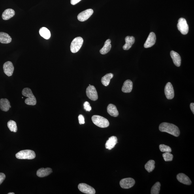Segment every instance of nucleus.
Masks as SVG:
<instances>
[{
  "label": "nucleus",
  "mask_w": 194,
  "mask_h": 194,
  "mask_svg": "<svg viewBox=\"0 0 194 194\" xmlns=\"http://www.w3.org/2000/svg\"><path fill=\"white\" fill-rule=\"evenodd\" d=\"M159 129L161 132L167 133L176 137H178L180 134L178 127L172 124L166 122L162 123L160 125Z\"/></svg>",
  "instance_id": "1"
},
{
  "label": "nucleus",
  "mask_w": 194,
  "mask_h": 194,
  "mask_svg": "<svg viewBox=\"0 0 194 194\" xmlns=\"http://www.w3.org/2000/svg\"><path fill=\"white\" fill-rule=\"evenodd\" d=\"M22 94L24 97H28L25 101V103L27 105H36L37 100L30 89L29 88H24L22 91Z\"/></svg>",
  "instance_id": "2"
},
{
  "label": "nucleus",
  "mask_w": 194,
  "mask_h": 194,
  "mask_svg": "<svg viewBox=\"0 0 194 194\" xmlns=\"http://www.w3.org/2000/svg\"><path fill=\"white\" fill-rule=\"evenodd\" d=\"M92 120L95 125L99 127L105 128L109 125V123L107 119L98 115L93 116Z\"/></svg>",
  "instance_id": "3"
},
{
  "label": "nucleus",
  "mask_w": 194,
  "mask_h": 194,
  "mask_svg": "<svg viewBox=\"0 0 194 194\" xmlns=\"http://www.w3.org/2000/svg\"><path fill=\"white\" fill-rule=\"evenodd\" d=\"M17 158L20 159H33L36 157L34 151L30 150H22L16 153Z\"/></svg>",
  "instance_id": "4"
},
{
  "label": "nucleus",
  "mask_w": 194,
  "mask_h": 194,
  "mask_svg": "<svg viewBox=\"0 0 194 194\" xmlns=\"http://www.w3.org/2000/svg\"><path fill=\"white\" fill-rule=\"evenodd\" d=\"M84 40L81 37H77L72 41L70 49L72 53H75L78 52L82 46Z\"/></svg>",
  "instance_id": "5"
},
{
  "label": "nucleus",
  "mask_w": 194,
  "mask_h": 194,
  "mask_svg": "<svg viewBox=\"0 0 194 194\" xmlns=\"http://www.w3.org/2000/svg\"><path fill=\"white\" fill-rule=\"evenodd\" d=\"M178 29L183 35H186L189 31V26L185 19H179L177 24Z\"/></svg>",
  "instance_id": "6"
},
{
  "label": "nucleus",
  "mask_w": 194,
  "mask_h": 194,
  "mask_svg": "<svg viewBox=\"0 0 194 194\" xmlns=\"http://www.w3.org/2000/svg\"><path fill=\"white\" fill-rule=\"evenodd\" d=\"M86 93L87 97L91 101H96L98 98L97 91L95 87L93 85H90L87 87Z\"/></svg>",
  "instance_id": "7"
},
{
  "label": "nucleus",
  "mask_w": 194,
  "mask_h": 194,
  "mask_svg": "<svg viewBox=\"0 0 194 194\" xmlns=\"http://www.w3.org/2000/svg\"><path fill=\"white\" fill-rule=\"evenodd\" d=\"M135 183L133 179L129 178L122 179L120 181L121 187L123 189H129L133 187Z\"/></svg>",
  "instance_id": "8"
},
{
  "label": "nucleus",
  "mask_w": 194,
  "mask_h": 194,
  "mask_svg": "<svg viewBox=\"0 0 194 194\" xmlns=\"http://www.w3.org/2000/svg\"><path fill=\"white\" fill-rule=\"evenodd\" d=\"M78 188L81 192L84 193L95 194L96 193L95 189L93 187L85 183H82L79 184Z\"/></svg>",
  "instance_id": "9"
},
{
  "label": "nucleus",
  "mask_w": 194,
  "mask_h": 194,
  "mask_svg": "<svg viewBox=\"0 0 194 194\" xmlns=\"http://www.w3.org/2000/svg\"><path fill=\"white\" fill-rule=\"evenodd\" d=\"M93 10L91 9H87L79 14L77 16L78 20L81 22H84L88 20L92 15Z\"/></svg>",
  "instance_id": "10"
},
{
  "label": "nucleus",
  "mask_w": 194,
  "mask_h": 194,
  "mask_svg": "<svg viewBox=\"0 0 194 194\" xmlns=\"http://www.w3.org/2000/svg\"><path fill=\"white\" fill-rule=\"evenodd\" d=\"M164 92L166 97L169 100L173 99L174 97V92L173 87L171 83L168 82L165 87Z\"/></svg>",
  "instance_id": "11"
},
{
  "label": "nucleus",
  "mask_w": 194,
  "mask_h": 194,
  "mask_svg": "<svg viewBox=\"0 0 194 194\" xmlns=\"http://www.w3.org/2000/svg\"><path fill=\"white\" fill-rule=\"evenodd\" d=\"M3 69L4 73L8 77L11 76L13 74L14 67L11 61H8L4 64Z\"/></svg>",
  "instance_id": "12"
},
{
  "label": "nucleus",
  "mask_w": 194,
  "mask_h": 194,
  "mask_svg": "<svg viewBox=\"0 0 194 194\" xmlns=\"http://www.w3.org/2000/svg\"><path fill=\"white\" fill-rule=\"evenodd\" d=\"M156 41V36L154 33L151 32L145 42L144 45V47L146 48L151 47L154 45Z\"/></svg>",
  "instance_id": "13"
},
{
  "label": "nucleus",
  "mask_w": 194,
  "mask_h": 194,
  "mask_svg": "<svg viewBox=\"0 0 194 194\" xmlns=\"http://www.w3.org/2000/svg\"><path fill=\"white\" fill-rule=\"evenodd\" d=\"M176 178L179 182L183 184L187 185H190L191 184L192 182L190 179L184 174H178L176 176Z\"/></svg>",
  "instance_id": "14"
},
{
  "label": "nucleus",
  "mask_w": 194,
  "mask_h": 194,
  "mask_svg": "<svg viewBox=\"0 0 194 194\" xmlns=\"http://www.w3.org/2000/svg\"><path fill=\"white\" fill-rule=\"evenodd\" d=\"M118 139L116 136H113L109 138L105 144V148L108 150H111L114 148L118 143Z\"/></svg>",
  "instance_id": "15"
},
{
  "label": "nucleus",
  "mask_w": 194,
  "mask_h": 194,
  "mask_svg": "<svg viewBox=\"0 0 194 194\" xmlns=\"http://www.w3.org/2000/svg\"><path fill=\"white\" fill-rule=\"evenodd\" d=\"M135 38L133 36H127L125 38V44L123 46V49L124 50H129L130 49L133 45L135 43Z\"/></svg>",
  "instance_id": "16"
},
{
  "label": "nucleus",
  "mask_w": 194,
  "mask_h": 194,
  "mask_svg": "<svg viewBox=\"0 0 194 194\" xmlns=\"http://www.w3.org/2000/svg\"><path fill=\"white\" fill-rule=\"evenodd\" d=\"M52 172V170L50 168H42L38 170L37 174L38 176L42 178L48 176Z\"/></svg>",
  "instance_id": "17"
},
{
  "label": "nucleus",
  "mask_w": 194,
  "mask_h": 194,
  "mask_svg": "<svg viewBox=\"0 0 194 194\" xmlns=\"http://www.w3.org/2000/svg\"><path fill=\"white\" fill-rule=\"evenodd\" d=\"M170 55L173 60L174 65L177 67H180L181 63V58L180 54L172 50L170 52Z\"/></svg>",
  "instance_id": "18"
},
{
  "label": "nucleus",
  "mask_w": 194,
  "mask_h": 194,
  "mask_svg": "<svg viewBox=\"0 0 194 194\" xmlns=\"http://www.w3.org/2000/svg\"><path fill=\"white\" fill-rule=\"evenodd\" d=\"M133 89V83L130 80L125 81L123 85L121 90L123 93H131Z\"/></svg>",
  "instance_id": "19"
},
{
  "label": "nucleus",
  "mask_w": 194,
  "mask_h": 194,
  "mask_svg": "<svg viewBox=\"0 0 194 194\" xmlns=\"http://www.w3.org/2000/svg\"><path fill=\"white\" fill-rule=\"evenodd\" d=\"M11 108L10 102L6 99H2L0 100V108L4 112H7Z\"/></svg>",
  "instance_id": "20"
},
{
  "label": "nucleus",
  "mask_w": 194,
  "mask_h": 194,
  "mask_svg": "<svg viewBox=\"0 0 194 194\" xmlns=\"http://www.w3.org/2000/svg\"><path fill=\"white\" fill-rule=\"evenodd\" d=\"M111 41L110 39L106 40L104 44V46L100 51V53L101 54H105L109 52L112 48V45L111 44Z\"/></svg>",
  "instance_id": "21"
},
{
  "label": "nucleus",
  "mask_w": 194,
  "mask_h": 194,
  "mask_svg": "<svg viewBox=\"0 0 194 194\" xmlns=\"http://www.w3.org/2000/svg\"><path fill=\"white\" fill-rule=\"evenodd\" d=\"M107 112L111 116L117 117L118 116L119 112L116 106L113 104H110L107 107Z\"/></svg>",
  "instance_id": "22"
},
{
  "label": "nucleus",
  "mask_w": 194,
  "mask_h": 194,
  "mask_svg": "<svg viewBox=\"0 0 194 194\" xmlns=\"http://www.w3.org/2000/svg\"><path fill=\"white\" fill-rule=\"evenodd\" d=\"M12 38L8 34L1 32L0 33V42L3 44H8L12 41Z\"/></svg>",
  "instance_id": "23"
},
{
  "label": "nucleus",
  "mask_w": 194,
  "mask_h": 194,
  "mask_svg": "<svg viewBox=\"0 0 194 194\" xmlns=\"http://www.w3.org/2000/svg\"><path fill=\"white\" fill-rule=\"evenodd\" d=\"M15 14L14 10L12 9H8L5 10L2 15V18L4 20H7L14 17Z\"/></svg>",
  "instance_id": "24"
},
{
  "label": "nucleus",
  "mask_w": 194,
  "mask_h": 194,
  "mask_svg": "<svg viewBox=\"0 0 194 194\" xmlns=\"http://www.w3.org/2000/svg\"><path fill=\"white\" fill-rule=\"evenodd\" d=\"M39 34L42 37L46 40L49 39L51 37L50 31L45 27H42L40 29Z\"/></svg>",
  "instance_id": "25"
},
{
  "label": "nucleus",
  "mask_w": 194,
  "mask_h": 194,
  "mask_svg": "<svg viewBox=\"0 0 194 194\" xmlns=\"http://www.w3.org/2000/svg\"><path fill=\"white\" fill-rule=\"evenodd\" d=\"M113 74L112 73H108L103 77L101 78L102 84L104 86H107L109 85L111 79L113 77Z\"/></svg>",
  "instance_id": "26"
},
{
  "label": "nucleus",
  "mask_w": 194,
  "mask_h": 194,
  "mask_svg": "<svg viewBox=\"0 0 194 194\" xmlns=\"http://www.w3.org/2000/svg\"><path fill=\"white\" fill-rule=\"evenodd\" d=\"M155 161L153 160H150L145 165V168L149 172H152L155 168Z\"/></svg>",
  "instance_id": "27"
},
{
  "label": "nucleus",
  "mask_w": 194,
  "mask_h": 194,
  "mask_svg": "<svg viewBox=\"0 0 194 194\" xmlns=\"http://www.w3.org/2000/svg\"><path fill=\"white\" fill-rule=\"evenodd\" d=\"M7 126L10 131L16 133L18 131V127H17L16 123L15 121L10 120L8 121L7 123Z\"/></svg>",
  "instance_id": "28"
},
{
  "label": "nucleus",
  "mask_w": 194,
  "mask_h": 194,
  "mask_svg": "<svg viewBox=\"0 0 194 194\" xmlns=\"http://www.w3.org/2000/svg\"><path fill=\"white\" fill-rule=\"evenodd\" d=\"M161 184L159 182H157L153 185L151 188V194H159Z\"/></svg>",
  "instance_id": "29"
},
{
  "label": "nucleus",
  "mask_w": 194,
  "mask_h": 194,
  "mask_svg": "<svg viewBox=\"0 0 194 194\" xmlns=\"http://www.w3.org/2000/svg\"><path fill=\"white\" fill-rule=\"evenodd\" d=\"M163 156L165 161H172L173 160V156L170 152H165L163 154Z\"/></svg>",
  "instance_id": "30"
},
{
  "label": "nucleus",
  "mask_w": 194,
  "mask_h": 194,
  "mask_svg": "<svg viewBox=\"0 0 194 194\" xmlns=\"http://www.w3.org/2000/svg\"><path fill=\"white\" fill-rule=\"evenodd\" d=\"M159 148L162 152H171L172 151L171 148L169 146L164 144L160 145Z\"/></svg>",
  "instance_id": "31"
},
{
  "label": "nucleus",
  "mask_w": 194,
  "mask_h": 194,
  "mask_svg": "<svg viewBox=\"0 0 194 194\" xmlns=\"http://www.w3.org/2000/svg\"><path fill=\"white\" fill-rule=\"evenodd\" d=\"M84 109L87 112H90L92 108L90 106V104L88 101L85 102L84 104Z\"/></svg>",
  "instance_id": "32"
},
{
  "label": "nucleus",
  "mask_w": 194,
  "mask_h": 194,
  "mask_svg": "<svg viewBox=\"0 0 194 194\" xmlns=\"http://www.w3.org/2000/svg\"><path fill=\"white\" fill-rule=\"evenodd\" d=\"M79 122L80 125L84 124L85 123L84 117L82 115H80L78 117Z\"/></svg>",
  "instance_id": "33"
},
{
  "label": "nucleus",
  "mask_w": 194,
  "mask_h": 194,
  "mask_svg": "<svg viewBox=\"0 0 194 194\" xmlns=\"http://www.w3.org/2000/svg\"><path fill=\"white\" fill-rule=\"evenodd\" d=\"M5 175L3 173L1 172V173H0V185L3 183L4 180H5Z\"/></svg>",
  "instance_id": "34"
},
{
  "label": "nucleus",
  "mask_w": 194,
  "mask_h": 194,
  "mask_svg": "<svg viewBox=\"0 0 194 194\" xmlns=\"http://www.w3.org/2000/svg\"><path fill=\"white\" fill-rule=\"evenodd\" d=\"M81 0H71V3L72 5H74L79 2Z\"/></svg>",
  "instance_id": "35"
},
{
  "label": "nucleus",
  "mask_w": 194,
  "mask_h": 194,
  "mask_svg": "<svg viewBox=\"0 0 194 194\" xmlns=\"http://www.w3.org/2000/svg\"><path fill=\"white\" fill-rule=\"evenodd\" d=\"M190 108L191 110H192V112L193 113V114H194V103H191L190 104Z\"/></svg>",
  "instance_id": "36"
},
{
  "label": "nucleus",
  "mask_w": 194,
  "mask_h": 194,
  "mask_svg": "<svg viewBox=\"0 0 194 194\" xmlns=\"http://www.w3.org/2000/svg\"><path fill=\"white\" fill-rule=\"evenodd\" d=\"M8 194H14V193L13 192H10L8 193Z\"/></svg>",
  "instance_id": "37"
}]
</instances>
